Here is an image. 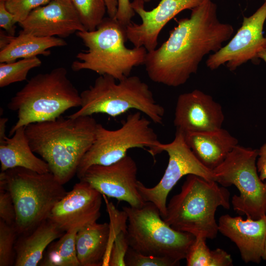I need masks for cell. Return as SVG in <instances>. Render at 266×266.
<instances>
[{
  "label": "cell",
  "mask_w": 266,
  "mask_h": 266,
  "mask_svg": "<svg viewBox=\"0 0 266 266\" xmlns=\"http://www.w3.org/2000/svg\"><path fill=\"white\" fill-rule=\"evenodd\" d=\"M41 64V61L37 56L10 63H0V87L26 80L30 70L40 66Z\"/></svg>",
  "instance_id": "cell-27"
},
{
  "label": "cell",
  "mask_w": 266,
  "mask_h": 266,
  "mask_svg": "<svg viewBox=\"0 0 266 266\" xmlns=\"http://www.w3.org/2000/svg\"><path fill=\"white\" fill-rule=\"evenodd\" d=\"M184 136L198 160L212 170L238 145V139L222 128L211 131L186 133Z\"/></svg>",
  "instance_id": "cell-19"
},
{
  "label": "cell",
  "mask_w": 266,
  "mask_h": 266,
  "mask_svg": "<svg viewBox=\"0 0 266 266\" xmlns=\"http://www.w3.org/2000/svg\"><path fill=\"white\" fill-rule=\"evenodd\" d=\"M206 239L201 236H196L190 247L185 259L187 266H232L233 261L230 254L217 248L210 250Z\"/></svg>",
  "instance_id": "cell-26"
},
{
  "label": "cell",
  "mask_w": 266,
  "mask_h": 266,
  "mask_svg": "<svg viewBox=\"0 0 266 266\" xmlns=\"http://www.w3.org/2000/svg\"><path fill=\"white\" fill-rule=\"evenodd\" d=\"M105 1L109 17L115 19L118 7L117 0H105Z\"/></svg>",
  "instance_id": "cell-36"
},
{
  "label": "cell",
  "mask_w": 266,
  "mask_h": 266,
  "mask_svg": "<svg viewBox=\"0 0 266 266\" xmlns=\"http://www.w3.org/2000/svg\"><path fill=\"white\" fill-rule=\"evenodd\" d=\"M64 232L49 218L30 232L19 235L15 244V266L39 265L49 244Z\"/></svg>",
  "instance_id": "cell-20"
},
{
  "label": "cell",
  "mask_w": 266,
  "mask_h": 266,
  "mask_svg": "<svg viewBox=\"0 0 266 266\" xmlns=\"http://www.w3.org/2000/svg\"><path fill=\"white\" fill-rule=\"evenodd\" d=\"M102 199L100 193L80 180L56 204L48 218L65 232L79 230L97 221Z\"/></svg>",
  "instance_id": "cell-15"
},
{
  "label": "cell",
  "mask_w": 266,
  "mask_h": 266,
  "mask_svg": "<svg viewBox=\"0 0 266 266\" xmlns=\"http://www.w3.org/2000/svg\"><path fill=\"white\" fill-rule=\"evenodd\" d=\"M81 105L80 94L67 76L64 67L32 77L11 99L8 108L17 113L11 128V136L19 128L37 122L55 120L66 110Z\"/></svg>",
  "instance_id": "cell-5"
},
{
  "label": "cell",
  "mask_w": 266,
  "mask_h": 266,
  "mask_svg": "<svg viewBox=\"0 0 266 266\" xmlns=\"http://www.w3.org/2000/svg\"><path fill=\"white\" fill-rule=\"evenodd\" d=\"M218 225L219 232L235 243L245 263L261 262L266 237V215L257 220L223 215Z\"/></svg>",
  "instance_id": "cell-18"
},
{
  "label": "cell",
  "mask_w": 266,
  "mask_h": 266,
  "mask_svg": "<svg viewBox=\"0 0 266 266\" xmlns=\"http://www.w3.org/2000/svg\"><path fill=\"white\" fill-rule=\"evenodd\" d=\"M256 166L260 179L266 181V142L258 149Z\"/></svg>",
  "instance_id": "cell-35"
},
{
  "label": "cell",
  "mask_w": 266,
  "mask_h": 266,
  "mask_svg": "<svg viewBox=\"0 0 266 266\" xmlns=\"http://www.w3.org/2000/svg\"><path fill=\"white\" fill-rule=\"evenodd\" d=\"M118 7L115 19L123 27L126 28L132 23V19L135 12L132 8L130 0H117Z\"/></svg>",
  "instance_id": "cell-33"
},
{
  "label": "cell",
  "mask_w": 266,
  "mask_h": 266,
  "mask_svg": "<svg viewBox=\"0 0 266 266\" xmlns=\"http://www.w3.org/2000/svg\"><path fill=\"white\" fill-rule=\"evenodd\" d=\"M163 152L167 154L168 161L160 181L154 187H148L138 181L137 188L144 201L154 203L163 219L166 213L168 195L182 177L194 174L209 181H215V177L213 170L205 166L195 155L181 131L176 130L171 142H160L152 156L154 157Z\"/></svg>",
  "instance_id": "cell-11"
},
{
  "label": "cell",
  "mask_w": 266,
  "mask_h": 266,
  "mask_svg": "<svg viewBox=\"0 0 266 266\" xmlns=\"http://www.w3.org/2000/svg\"><path fill=\"white\" fill-rule=\"evenodd\" d=\"M258 149L237 145L213 170L215 181L222 186H235L239 195L231 203L238 214L259 219L266 215V181L259 175L256 161Z\"/></svg>",
  "instance_id": "cell-10"
},
{
  "label": "cell",
  "mask_w": 266,
  "mask_h": 266,
  "mask_svg": "<svg viewBox=\"0 0 266 266\" xmlns=\"http://www.w3.org/2000/svg\"><path fill=\"white\" fill-rule=\"evenodd\" d=\"M66 41L58 37L36 36L22 30L17 36L0 51V62L10 63L19 59L29 58L39 55H48L51 48L66 45Z\"/></svg>",
  "instance_id": "cell-23"
},
{
  "label": "cell",
  "mask_w": 266,
  "mask_h": 266,
  "mask_svg": "<svg viewBox=\"0 0 266 266\" xmlns=\"http://www.w3.org/2000/svg\"><path fill=\"white\" fill-rule=\"evenodd\" d=\"M257 58L263 60L266 63V46L259 52L258 54Z\"/></svg>",
  "instance_id": "cell-38"
},
{
  "label": "cell",
  "mask_w": 266,
  "mask_h": 266,
  "mask_svg": "<svg viewBox=\"0 0 266 266\" xmlns=\"http://www.w3.org/2000/svg\"><path fill=\"white\" fill-rule=\"evenodd\" d=\"M51 172L14 167L0 173V187L9 191L16 211L18 235L27 233L48 219L67 192Z\"/></svg>",
  "instance_id": "cell-7"
},
{
  "label": "cell",
  "mask_w": 266,
  "mask_h": 266,
  "mask_svg": "<svg viewBox=\"0 0 266 266\" xmlns=\"http://www.w3.org/2000/svg\"><path fill=\"white\" fill-rule=\"evenodd\" d=\"M18 235L14 225L0 219V266L14 265L15 244Z\"/></svg>",
  "instance_id": "cell-29"
},
{
  "label": "cell",
  "mask_w": 266,
  "mask_h": 266,
  "mask_svg": "<svg viewBox=\"0 0 266 266\" xmlns=\"http://www.w3.org/2000/svg\"><path fill=\"white\" fill-rule=\"evenodd\" d=\"M137 170L134 160L127 155L109 165L90 166L79 180L102 195L126 201L132 207H140L145 201L137 188Z\"/></svg>",
  "instance_id": "cell-13"
},
{
  "label": "cell",
  "mask_w": 266,
  "mask_h": 266,
  "mask_svg": "<svg viewBox=\"0 0 266 266\" xmlns=\"http://www.w3.org/2000/svg\"><path fill=\"white\" fill-rule=\"evenodd\" d=\"M78 230L66 232L51 242L46 249L39 266H80L75 247V236Z\"/></svg>",
  "instance_id": "cell-25"
},
{
  "label": "cell",
  "mask_w": 266,
  "mask_h": 266,
  "mask_svg": "<svg viewBox=\"0 0 266 266\" xmlns=\"http://www.w3.org/2000/svg\"><path fill=\"white\" fill-rule=\"evenodd\" d=\"M7 9L13 14L19 23L35 8L46 4L52 0H3Z\"/></svg>",
  "instance_id": "cell-31"
},
{
  "label": "cell",
  "mask_w": 266,
  "mask_h": 266,
  "mask_svg": "<svg viewBox=\"0 0 266 266\" xmlns=\"http://www.w3.org/2000/svg\"><path fill=\"white\" fill-rule=\"evenodd\" d=\"M110 218V240L105 266H126L125 258L130 247L127 232V215L120 211L102 195Z\"/></svg>",
  "instance_id": "cell-24"
},
{
  "label": "cell",
  "mask_w": 266,
  "mask_h": 266,
  "mask_svg": "<svg viewBox=\"0 0 266 266\" xmlns=\"http://www.w3.org/2000/svg\"><path fill=\"white\" fill-rule=\"evenodd\" d=\"M18 24L23 31L43 37L63 38L85 31L70 0H52L33 10Z\"/></svg>",
  "instance_id": "cell-17"
},
{
  "label": "cell",
  "mask_w": 266,
  "mask_h": 266,
  "mask_svg": "<svg viewBox=\"0 0 266 266\" xmlns=\"http://www.w3.org/2000/svg\"><path fill=\"white\" fill-rule=\"evenodd\" d=\"M97 124L92 116H61L30 124L25 127V133L33 151L64 185L76 174L81 160L93 143Z\"/></svg>",
  "instance_id": "cell-2"
},
{
  "label": "cell",
  "mask_w": 266,
  "mask_h": 266,
  "mask_svg": "<svg viewBox=\"0 0 266 266\" xmlns=\"http://www.w3.org/2000/svg\"><path fill=\"white\" fill-rule=\"evenodd\" d=\"M109 240V223L96 222L79 229L75 247L80 266H104Z\"/></svg>",
  "instance_id": "cell-22"
},
{
  "label": "cell",
  "mask_w": 266,
  "mask_h": 266,
  "mask_svg": "<svg viewBox=\"0 0 266 266\" xmlns=\"http://www.w3.org/2000/svg\"><path fill=\"white\" fill-rule=\"evenodd\" d=\"M0 218L8 224L15 225V208L11 194L6 189L0 187Z\"/></svg>",
  "instance_id": "cell-32"
},
{
  "label": "cell",
  "mask_w": 266,
  "mask_h": 266,
  "mask_svg": "<svg viewBox=\"0 0 266 266\" xmlns=\"http://www.w3.org/2000/svg\"><path fill=\"white\" fill-rule=\"evenodd\" d=\"M262 260L266 262V237L265 242L264 252L262 256Z\"/></svg>",
  "instance_id": "cell-39"
},
{
  "label": "cell",
  "mask_w": 266,
  "mask_h": 266,
  "mask_svg": "<svg viewBox=\"0 0 266 266\" xmlns=\"http://www.w3.org/2000/svg\"><path fill=\"white\" fill-rule=\"evenodd\" d=\"M224 120L221 104L200 90L177 98L173 120L176 130L184 133L214 131L222 128Z\"/></svg>",
  "instance_id": "cell-16"
},
{
  "label": "cell",
  "mask_w": 266,
  "mask_h": 266,
  "mask_svg": "<svg viewBox=\"0 0 266 266\" xmlns=\"http://www.w3.org/2000/svg\"></svg>",
  "instance_id": "cell-41"
},
{
  "label": "cell",
  "mask_w": 266,
  "mask_h": 266,
  "mask_svg": "<svg viewBox=\"0 0 266 266\" xmlns=\"http://www.w3.org/2000/svg\"><path fill=\"white\" fill-rule=\"evenodd\" d=\"M16 23L14 15L7 9L4 0H0V27L10 35L15 36Z\"/></svg>",
  "instance_id": "cell-34"
},
{
  "label": "cell",
  "mask_w": 266,
  "mask_h": 266,
  "mask_svg": "<svg viewBox=\"0 0 266 266\" xmlns=\"http://www.w3.org/2000/svg\"><path fill=\"white\" fill-rule=\"evenodd\" d=\"M266 20V0L249 17L244 16L241 27L226 45L212 53L206 62L213 70L224 64L234 71L247 62L258 58V54L266 46L263 29Z\"/></svg>",
  "instance_id": "cell-12"
},
{
  "label": "cell",
  "mask_w": 266,
  "mask_h": 266,
  "mask_svg": "<svg viewBox=\"0 0 266 266\" xmlns=\"http://www.w3.org/2000/svg\"><path fill=\"white\" fill-rule=\"evenodd\" d=\"M85 31L96 30L104 19L105 0H71Z\"/></svg>",
  "instance_id": "cell-28"
},
{
  "label": "cell",
  "mask_w": 266,
  "mask_h": 266,
  "mask_svg": "<svg viewBox=\"0 0 266 266\" xmlns=\"http://www.w3.org/2000/svg\"><path fill=\"white\" fill-rule=\"evenodd\" d=\"M145 2H149L151 0H143Z\"/></svg>",
  "instance_id": "cell-40"
},
{
  "label": "cell",
  "mask_w": 266,
  "mask_h": 266,
  "mask_svg": "<svg viewBox=\"0 0 266 266\" xmlns=\"http://www.w3.org/2000/svg\"><path fill=\"white\" fill-rule=\"evenodd\" d=\"M1 170L23 167L38 173L50 172L47 163L35 155L25 133V127L18 129L8 137L0 133Z\"/></svg>",
  "instance_id": "cell-21"
},
{
  "label": "cell",
  "mask_w": 266,
  "mask_h": 266,
  "mask_svg": "<svg viewBox=\"0 0 266 266\" xmlns=\"http://www.w3.org/2000/svg\"><path fill=\"white\" fill-rule=\"evenodd\" d=\"M203 0H161L154 9H144L143 0H133L132 8L141 19L140 24L131 23L126 27L127 39L134 47H144L148 52L155 50L159 35L166 24L186 9L192 10Z\"/></svg>",
  "instance_id": "cell-14"
},
{
  "label": "cell",
  "mask_w": 266,
  "mask_h": 266,
  "mask_svg": "<svg viewBox=\"0 0 266 266\" xmlns=\"http://www.w3.org/2000/svg\"><path fill=\"white\" fill-rule=\"evenodd\" d=\"M140 111L128 115L121 127L109 130L97 124L95 139L77 168L76 175L80 179L87 169L94 165L114 164L135 148L146 150L152 156L160 142L151 126V122Z\"/></svg>",
  "instance_id": "cell-9"
},
{
  "label": "cell",
  "mask_w": 266,
  "mask_h": 266,
  "mask_svg": "<svg viewBox=\"0 0 266 266\" xmlns=\"http://www.w3.org/2000/svg\"><path fill=\"white\" fill-rule=\"evenodd\" d=\"M76 35L87 50L76 55L71 66L74 71L90 70L120 80L145 62L147 50L143 46L127 48L126 28L116 19L104 18L96 30L77 32Z\"/></svg>",
  "instance_id": "cell-4"
},
{
  "label": "cell",
  "mask_w": 266,
  "mask_h": 266,
  "mask_svg": "<svg viewBox=\"0 0 266 266\" xmlns=\"http://www.w3.org/2000/svg\"><path fill=\"white\" fill-rule=\"evenodd\" d=\"M0 37V49H2L9 44L14 36L10 35L5 31L1 30Z\"/></svg>",
  "instance_id": "cell-37"
},
{
  "label": "cell",
  "mask_w": 266,
  "mask_h": 266,
  "mask_svg": "<svg viewBox=\"0 0 266 266\" xmlns=\"http://www.w3.org/2000/svg\"><path fill=\"white\" fill-rule=\"evenodd\" d=\"M127 215L130 247L145 255L167 258L180 265L196 237L177 231L162 218L157 207L145 202L140 207L123 206Z\"/></svg>",
  "instance_id": "cell-8"
},
{
  "label": "cell",
  "mask_w": 266,
  "mask_h": 266,
  "mask_svg": "<svg viewBox=\"0 0 266 266\" xmlns=\"http://www.w3.org/2000/svg\"><path fill=\"white\" fill-rule=\"evenodd\" d=\"M176 22L168 39L148 52L144 63L152 81L173 87L185 84L203 57L219 50L234 33L232 25L219 21L212 0H203L191 10L190 17Z\"/></svg>",
  "instance_id": "cell-1"
},
{
  "label": "cell",
  "mask_w": 266,
  "mask_h": 266,
  "mask_svg": "<svg viewBox=\"0 0 266 266\" xmlns=\"http://www.w3.org/2000/svg\"><path fill=\"white\" fill-rule=\"evenodd\" d=\"M80 109L69 117L100 113L115 118L135 109L155 124L163 122L164 108L156 102L148 84L137 76L117 80L108 75H100L93 85L80 93Z\"/></svg>",
  "instance_id": "cell-6"
},
{
  "label": "cell",
  "mask_w": 266,
  "mask_h": 266,
  "mask_svg": "<svg viewBox=\"0 0 266 266\" xmlns=\"http://www.w3.org/2000/svg\"><path fill=\"white\" fill-rule=\"evenodd\" d=\"M126 266H179L166 258L140 253L129 247L125 258Z\"/></svg>",
  "instance_id": "cell-30"
},
{
  "label": "cell",
  "mask_w": 266,
  "mask_h": 266,
  "mask_svg": "<svg viewBox=\"0 0 266 266\" xmlns=\"http://www.w3.org/2000/svg\"></svg>",
  "instance_id": "cell-42"
},
{
  "label": "cell",
  "mask_w": 266,
  "mask_h": 266,
  "mask_svg": "<svg viewBox=\"0 0 266 266\" xmlns=\"http://www.w3.org/2000/svg\"><path fill=\"white\" fill-rule=\"evenodd\" d=\"M230 198L229 190L216 181L189 174L180 192L170 199L163 219L177 231L213 239L219 232L216 210L229 209Z\"/></svg>",
  "instance_id": "cell-3"
}]
</instances>
